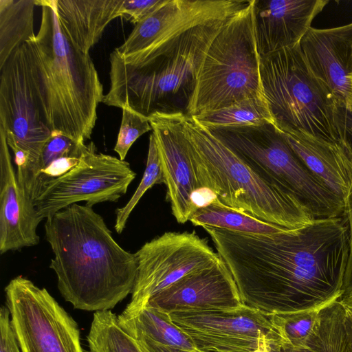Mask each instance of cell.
<instances>
[{"instance_id":"9","label":"cell","mask_w":352,"mask_h":352,"mask_svg":"<svg viewBox=\"0 0 352 352\" xmlns=\"http://www.w3.org/2000/svg\"><path fill=\"white\" fill-rule=\"evenodd\" d=\"M0 127L14 154L19 184L32 204L36 167L52 131L41 112L25 43L0 67Z\"/></svg>"},{"instance_id":"14","label":"cell","mask_w":352,"mask_h":352,"mask_svg":"<svg viewBox=\"0 0 352 352\" xmlns=\"http://www.w3.org/2000/svg\"><path fill=\"white\" fill-rule=\"evenodd\" d=\"M250 0H166L137 23L124 42L115 49L122 59L136 64L146 56L191 28L245 8Z\"/></svg>"},{"instance_id":"36","label":"cell","mask_w":352,"mask_h":352,"mask_svg":"<svg viewBox=\"0 0 352 352\" xmlns=\"http://www.w3.org/2000/svg\"><path fill=\"white\" fill-rule=\"evenodd\" d=\"M137 340L140 341L149 352H205L197 349L189 350L167 346L146 338H138Z\"/></svg>"},{"instance_id":"34","label":"cell","mask_w":352,"mask_h":352,"mask_svg":"<svg viewBox=\"0 0 352 352\" xmlns=\"http://www.w3.org/2000/svg\"><path fill=\"white\" fill-rule=\"evenodd\" d=\"M344 214L349 227V253L343 279L342 296H347L352 295V189L345 202Z\"/></svg>"},{"instance_id":"23","label":"cell","mask_w":352,"mask_h":352,"mask_svg":"<svg viewBox=\"0 0 352 352\" xmlns=\"http://www.w3.org/2000/svg\"><path fill=\"white\" fill-rule=\"evenodd\" d=\"M345 312L339 299L329 303L320 311L304 344L296 348L270 346L269 352H352L345 331Z\"/></svg>"},{"instance_id":"24","label":"cell","mask_w":352,"mask_h":352,"mask_svg":"<svg viewBox=\"0 0 352 352\" xmlns=\"http://www.w3.org/2000/svg\"><path fill=\"white\" fill-rule=\"evenodd\" d=\"M35 0H0V67L35 34Z\"/></svg>"},{"instance_id":"39","label":"cell","mask_w":352,"mask_h":352,"mask_svg":"<svg viewBox=\"0 0 352 352\" xmlns=\"http://www.w3.org/2000/svg\"><path fill=\"white\" fill-rule=\"evenodd\" d=\"M348 137L349 143L352 148V123L350 125H349L348 127Z\"/></svg>"},{"instance_id":"12","label":"cell","mask_w":352,"mask_h":352,"mask_svg":"<svg viewBox=\"0 0 352 352\" xmlns=\"http://www.w3.org/2000/svg\"><path fill=\"white\" fill-rule=\"evenodd\" d=\"M135 254L138 272L129 307L145 305L182 278L221 259L195 231L165 232L144 243Z\"/></svg>"},{"instance_id":"38","label":"cell","mask_w":352,"mask_h":352,"mask_svg":"<svg viewBox=\"0 0 352 352\" xmlns=\"http://www.w3.org/2000/svg\"><path fill=\"white\" fill-rule=\"evenodd\" d=\"M339 300L344 308L352 315V295L347 296H342Z\"/></svg>"},{"instance_id":"22","label":"cell","mask_w":352,"mask_h":352,"mask_svg":"<svg viewBox=\"0 0 352 352\" xmlns=\"http://www.w3.org/2000/svg\"><path fill=\"white\" fill-rule=\"evenodd\" d=\"M118 318L122 328L136 339L146 338L175 348L197 349L189 338L173 323L168 314L148 304L141 307L127 305Z\"/></svg>"},{"instance_id":"28","label":"cell","mask_w":352,"mask_h":352,"mask_svg":"<svg viewBox=\"0 0 352 352\" xmlns=\"http://www.w3.org/2000/svg\"><path fill=\"white\" fill-rule=\"evenodd\" d=\"M324 307L270 314L280 339V346L296 348L304 344L312 333L319 313Z\"/></svg>"},{"instance_id":"33","label":"cell","mask_w":352,"mask_h":352,"mask_svg":"<svg viewBox=\"0 0 352 352\" xmlns=\"http://www.w3.org/2000/svg\"><path fill=\"white\" fill-rule=\"evenodd\" d=\"M0 352H21L6 306L0 309Z\"/></svg>"},{"instance_id":"31","label":"cell","mask_w":352,"mask_h":352,"mask_svg":"<svg viewBox=\"0 0 352 352\" xmlns=\"http://www.w3.org/2000/svg\"><path fill=\"white\" fill-rule=\"evenodd\" d=\"M85 146V144H79L66 136L52 133L50 139L45 145L41 153L35 177L41 170L58 158L67 156L80 157Z\"/></svg>"},{"instance_id":"11","label":"cell","mask_w":352,"mask_h":352,"mask_svg":"<svg viewBox=\"0 0 352 352\" xmlns=\"http://www.w3.org/2000/svg\"><path fill=\"white\" fill-rule=\"evenodd\" d=\"M135 176L127 162L97 153L95 144L91 142L85 144L78 164L50 181L33 205L43 221L79 201H85L89 207L116 202L126 192Z\"/></svg>"},{"instance_id":"19","label":"cell","mask_w":352,"mask_h":352,"mask_svg":"<svg viewBox=\"0 0 352 352\" xmlns=\"http://www.w3.org/2000/svg\"><path fill=\"white\" fill-rule=\"evenodd\" d=\"M41 221L19 184L6 133L0 127V253L37 245Z\"/></svg>"},{"instance_id":"3","label":"cell","mask_w":352,"mask_h":352,"mask_svg":"<svg viewBox=\"0 0 352 352\" xmlns=\"http://www.w3.org/2000/svg\"><path fill=\"white\" fill-rule=\"evenodd\" d=\"M41 8L38 32L25 42L40 107L52 133L82 144L91 138L103 87L89 54L63 34L56 0H35Z\"/></svg>"},{"instance_id":"6","label":"cell","mask_w":352,"mask_h":352,"mask_svg":"<svg viewBox=\"0 0 352 352\" xmlns=\"http://www.w3.org/2000/svg\"><path fill=\"white\" fill-rule=\"evenodd\" d=\"M260 74L277 128L350 144L347 112L311 72L299 44L260 57Z\"/></svg>"},{"instance_id":"7","label":"cell","mask_w":352,"mask_h":352,"mask_svg":"<svg viewBox=\"0 0 352 352\" xmlns=\"http://www.w3.org/2000/svg\"><path fill=\"white\" fill-rule=\"evenodd\" d=\"M262 94L254 0H250L227 20L212 41L186 116L197 117Z\"/></svg>"},{"instance_id":"37","label":"cell","mask_w":352,"mask_h":352,"mask_svg":"<svg viewBox=\"0 0 352 352\" xmlns=\"http://www.w3.org/2000/svg\"><path fill=\"white\" fill-rule=\"evenodd\" d=\"M344 325L346 337L352 349V315L345 309Z\"/></svg>"},{"instance_id":"16","label":"cell","mask_w":352,"mask_h":352,"mask_svg":"<svg viewBox=\"0 0 352 352\" xmlns=\"http://www.w3.org/2000/svg\"><path fill=\"white\" fill-rule=\"evenodd\" d=\"M299 45L314 75L352 114V22L331 28H311Z\"/></svg>"},{"instance_id":"29","label":"cell","mask_w":352,"mask_h":352,"mask_svg":"<svg viewBox=\"0 0 352 352\" xmlns=\"http://www.w3.org/2000/svg\"><path fill=\"white\" fill-rule=\"evenodd\" d=\"M158 151L153 133L149 137L148 151L146 168L141 182L129 201L116 210L114 228L118 234L124 230L129 217L144 193L155 184H164Z\"/></svg>"},{"instance_id":"21","label":"cell","mask_w":352,"mask_h":352,"mask_svg":"<svg viewBox=\"0 0 352 352\" xmlns=\"http://www.w3.org/2000/svg\"><path fill=\"white\" fill-rule=\"evenodd\" d=\"M57 15L63 34L85 54L101 38L113 19L124 18V0H56Z\"/></svg>"},{"instance_id":"13","label":"cell","mask_w":352,"mask_h":352,"mask_svg":"<svg viewBox=\"0 0 352 352\" xmlns=\"http://www.w3.org/2000/svg\"><path fill=\"white\" fill-rule=\"evenodd\" d=\"M168 314L195 346L205 352H252L260 346L280 345L270 315L245 305L230 310Z\"/></svg>"},{"instance_id":"4","label":"cell","mask_w":352,"mask_h":352,"mask_svg":"<svg viewBox=\"0 0 352 352\" xmlns=\"http://www.w3.org/2000/svg\"><path fill=\"white\" fill-rule=\"evenodd\" d=\"M233 15V14H232ZM232 15L195 26L135 65L110 54V87L102 102L150 118L186 115L208 48Z\"/></svg>"},{"instance_id":"30","label":"cell","mask_w":352,"mask_h":352,"mask_svg":"<svg viewBox=\"0 0 352 352\" xmlns=\"http://www.w3.org/2000/svg\"><path fill=\"white\" fill-rule=\"evenodd\" d=\"M152 131L149 118L124 107L114 151L121 160H124L133 143L143 134Z\"/></svg>"},{"instance_id":"8","label":"cell","mask_w":352,"mask_h":352,"mask_svg":"<svg viewBox=\"0 0 352 352\" xmlns=\"http://www.w3.org/2000/svg\"><path fill=\"white\" fill-rule=\"evenodd\" d=\"M261 176L315 219L343 215L345 202L314 174L272 124L210 130Z\"/></svg>"},{"instance_id":"27","label":"cell","mask_w":352,"mask_h":352,"mask_svg":"<svg viewBox=\"0 0 352 352\" xmlns=\"http://www.w3.org/2000/svg\"><path fill=\"white\" fill-rule=\"evenodd\" d=\"M87 342L89 352H149L122 328L111 310L94 313Z\"/></svg>"},{"instance_id":"25","label":"cell","mask_w":352,"mask_h":352,"mask_svg":"<svg viewBox=\"0 0 352 352\" xmlns=\"http://www.w3.org/2000/svg\"><path fill=\"white\" fill-rule=\"evenodd\" d=\"M192 118L209 130L266 124L275 125L265 94L244 98L219 109Z\"/></svg>"},{"instance_id":"32","label":"cell","mask_w":352,"mask_h":352,"mask_svg":"<svg viewBox=\"0 0 352 352\" xmlns=\"http://www.w3.org/2000/svg\"><path fill=\"white\" fill-rule=\"evenodd\" d=\"M165 1L124 0V19L135 25L160 7Z\"/></svg>"},{"instance_id":"10","label":"cell","mask_w":352,"mask_h":352,"mask_svg":"<svg viewBox=\"0 0 352 352\" xmlns=\"http://www.w3.org/2000/svg\"><path fill=\"white\" fill-rule=\"evenodd\" d=\"M5 294L21 352H85L77 322L45 288L18 276Z\"/></svg>"},{"instance_id":"1","label":"cell","mask_w":352,"mask_h":352,"mask_svg":"<svg viewBox=\"0 0 352 352\" xmlns=\"http://www.w3.org/2000/svg\"><path fill=\"white\" fill-rule=\"evenodd\" d=\"M203 228L248 307L269 315L295 312L324 307L342 295L349 253L344 214L270 234Z\"/></svg>"},{"instance_id":"5","label":"cell","mask_w":352,"mask_h":352,"mask_svg":"<svg viewBox=\"0 0 352 352\" xmlns=\"http://www.w3.org/2000/svg\"><path fill=\"white\" fill-rule=\"evenodd\" d=\"M184 133L198 188L211 189L225 206L289 229L315 219L291 195L261 176L212 133L184 116Z\"/></svg>"},{"instance_id":"26","label":"cell","mask_w":352,"mask_h":352,"mask_svg":"<svg viewBox=\"0 0 352 352\" xmlns=\"http://www.w3.org/2000/svg\"><path fill=\"white\" fill-rule=\"evenodd\" d=\"M189 221L195 226L246 234H270L286 229L230 209L217 199L210 206L199 209Z\"/></svg>"},{"instance_id":"17","label":"cell","mask_w":352,"mask_h":352,"mask_svg":"<svg viewBox=\"0 0 352 352\" xmlns=\"http://www.w3.org/2000/svg\"><path fill=\"white\" fill-rule=\"evenodd\" d=\"M146 304L166 314L230 310L244 305L232 275L222 259L182 278L151 297Z\"/></svg>"},{"instance_id":"2","label":"cell","mask_w":352,"mask_h":352,"mask_svg":"<svg viewBox=\"0 0 352 352\" xmlns=\"http://www.w3.org/2000/svg\"><path fill=\"white\" fill-rule=\"evenodd\" d=\"M45 230L54 254L50 267L62 296L74 308L110 310L131 294L136 254L115 241L92 207L72 204L46 219Z\"/></svg>"},{"instance_id":"18","label":"cell","mask_w":352,"mask_h":352,"mask_svg":"<svg viewBox=\"0 0 352 352\" xmlns=\"http://www.w3.org/2000/svg\"><path fill=\"white\" fill-rule=\"evenodd\" d=\"M328 3V0H254L259 56L299 44Z\"/></svg>"},{"instance_id":"35","label":"cell","mask_w":352,"mask_h":352,"mask_svg":"<svg viewBox=\"0 0 352 352\" xmlns=\"http://www.w3.org/2000/svg\"><path fill=\"white\" fill-rule=\"evenodd\" d=\"M217 199V195L211 189L204 186L196 188L191 195L194 212L195 213L200 208L210 206Z\"/></svg>"},{"instance_id":"15","label":"cell","mask_w":352,"mask_h":352,"mask_svg":"<svg viewBox=\"0 0 352 352\" xmlns=\"http://www.w3.org/2000/svg\"><path fill=\"white\" fill-rule=\"evenodd\" d=\"M184 114L157 113L149 118L166 186V201L179 223L194 214L191 195L198 188L184 133Z\"/></svg>"},{"instance_id":"20","label":"cell","mask_w":352,"mask_h":352,"mask_svg":"<svg viewBox=\"0 0 352 352\" xmlns=\"http://www.w3.org/2000/svg\"><path fill=\"white\" fill-rule=\"evenodd\" d=\"M277 129L308 168L346 202L352 189L351 145L329 142L301 131Z\"/></svg>"},{"instance_id":"40","label":"cell","mask_w":352,"mask_h":352,"mask_svg":"<svg viewBox=\"0 0 352 352\" xmlns=\"http://www.w3.org/2000/svg\"><path fill=\"white\" fill-rule=\"evenodd\" d=\"M270 346H260L252 352H269Z\"/></svg>"}]
</instances>
